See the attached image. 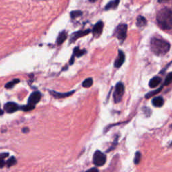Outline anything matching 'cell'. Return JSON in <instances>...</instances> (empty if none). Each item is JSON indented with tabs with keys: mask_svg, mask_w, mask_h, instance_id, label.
<instances>
[{
	"mask_svg": "<svg viewBox=\"0 0 172 172\" xmlns=\"http://www.w3.org/2000/svg\"><path fill=\"white\" fill-rule=\"evenodd\" d=\"M157 22L162 30H169L172 29V11L167 8L159 10L157 14Z\"/></svg>",
	"mask_w": 172,
	"mask_h": 172,
	"instance_id": "1",
	"label": "cell"
},
{
	"mask_svg": "<svg viewBox=\"0 0 172 172\" xmlns=\"http://www.w3.org/2000/svg\"><path fill=\"white\" fill-rule=\"evenodd\" d=\"M150 46L151 51L158 56L165 55L170 49V44L168 42L158 38H153Z\"/></svg>",
	"mask_w": 172,
	"mask_h": 172,
	"instance_id": "2",
	"label": "cell"
},
{
	"mask_svg": "<svg viewBox=\"0 0 172 172\" xmlns=\"http://www.w3.org/2000/svg\"><path fill=\"white\" fill-rule=\"evenodd\" d=\"M127 29H128V26H127L126 24H119L116 27V28L115 30L114 36H115L118 40H120L121 42H123L126 38Z\"/></svg>",
	"mask_w": 172,
	"mask_h": 172,
	"instance_id": "3",
	"label": "cell"
},
{
	"mask_svg": "<svg viewBox=\"0 0 172 172\" xmlns=\"http://www.w3.org/2000/svg\"><path fill=\"white\" fill-rule=\"evenodd\" d=\"M124 93V86L123 85L122 83L118 82L117 84L116 85L115 90L113 93V97L114 99V102L116 103H118L122 100V98L123 97Z\"/></svg>",
	"mask_w": 172,
	"mask_h": 172,
	"instance_id": "4",
	"label": "cell"
},
{
	"mask_svg": "<svg viewBox=\"0 0 172 172\" xmlns=\"http://www.w3.org/2000/svg\"><path fill=\"white\" fill-rule=\"evenodd\" d=\"M93 162L96 166H102L106 162V155L99 151H96L93 154Z\"/></svg>",
	"mask_w": 172,
	"mask_h": 172,
	"instance_id": "5",
	"label": "cell"
},
{
	"mask_svg": "<svg viewBox=\"0 0 172 172\" xmlns=\"http://www.w3.org/2000/svg\"><path fill=\"white\" fill-rule=\"evenodd\" d=\"M91 32H92V30L90 29L86 30H79V31L75 32H74L73 34H72L71 35V38H70V42L75 41L76 40L79 39V38L84 37V36L90 34Z\"/></svg>",
	"mask_w": 172,
	"mask_h": 172,
	"instance_id": "6",
	"label": "cell"
},
{
	"mask_svg": "<svg viewBox=\"0 0 172 172\" xmlns=\"http://www.w3.org/2000/svg\"><path fill=\"white\" fill-rule=\"evenodd\" d=\"M20 107L14 102H8L4 106V110L8 113H13L20 109Z\"/></svg>",
	"mask_w": 172,
	"mask_h": 172,
	"instance_id": "7",
	"label": "cell"
},
{
	"mask_svg": "<svg viewBox=\"0 0 172 172\" xmlns=\"http://www.w3.org/2000/svg\"><path fill=\"white\" fill-rule=\"evenodd\" d=\"M104 28V23L102 21H98L96 24L94 25V26L93 28L92 32L94 37H97L101 35L102 32Z\"/></svg>",
	"mask_w": 172,
	"mask_h": 172,
	"instance_id": "8",
	"label": "cell"
},
{
	"mask_svg": "<svg viewBox=\"0 0 172 172\" xmlns=\"http://www.w3.org/2000/svg\"><path fill=\"white\" fill-rule=\"evenodd\" d=\"M40 98H41V93L39 92H33L28 98V104L35 105L40 101Z\"/></svg>",
	"mask_w": 172,
	"mask_h": 172,
	"instance_id": "9",
	"label": "cell"
},
{
	"mask_svg": "<svg viewBox=\"0 0 172 172\" xmlns=\"http://www.w3.org/2000/svg\"><path fill=\"white\" fill-rule=\"evenodd\" d=\"M125 61V55L122 50H118V55L117 58L114 61V67L116 68H119L122 66L123 63H124Z\"/></svg>",
	"mask_w": 172,
	"mask_h": 172,
	"instance_id": "10",
	"label": "cell"
},
{
	"mask_svg": "<svg viewBox=\"0 0 172 172\" xmlns=\"http://www.w3.org/2000/svg\"><path fill=\"white\" fill-rule=\"evenodd\" d=\"M74 92H75V91H71V92L67 93H58L52 91V92H50V93H51L52 95H53L55 97H56V98H64V97L71 95Z\"/></svg>",
	"mask_w": 172,
	"mask_h": 172,
	"instance_id": "11",
	"label": "cell"
},
{
	"mask_svg": "<svg viewBox=\"0 0 172 172\" xmlns=\"http://www.w3.org/2000/svg\"><path fill=\"white\" fill-rule=\"evenodd\" d=\"M120 3V0H113V1H110V2L106 4L105 7V10H114L118 7V4Z\"/></svg>",
	"mask_w": 172,
	"mask_h": 172,
	"instance_id": "12",
	"label": "cell"
},
{
	"mask_svg": "<svg viewBox=\"0 0 172 172\" xmlns=\"http://www.w3.org/2000/svg\"><path fill=\"white\" fill-rule=\"evenodd\" d=\"M161 78L159 77H157V76H156V77H153L152 79L150 80L149 84V87L151 88H155L161 84Z\"/></svg>",
	"mask_w": 172,
	"mask_h": 172,
	"instance_id": "13",
	"label": "cell"
},
{
	"mask_svg": "<svg viewBox=\"0 0 172 172\" xmlns=\"http://www.w3.org/2000/svg\"><path fill=\"white\" fill-rule=\"evenodd\" d=\"M152 104L155 107H161L164 104V99L161 96L155 97L153 99Z\"/></svg>",
	"mask_w": 172,
	"mask_h": 172,
	"instance_id": "14",
	"label": "cell"
},
{
	"mask_svg": "<svg viewBox=\"0 0 172 172\" xmlns=\"http://www.w3.org/2000/svg\"><path fill=\"white\" fill-rule=\"evenodd\" d=\"M67 33L66 32V31H62L59 34L58 36V38H57V42L58 45H61L62 44L63 42L65 41V40L67 39Z\"/></svg>",
	"mask_w": 172,
	"mask_h": 172,
	"instance_id": "15",
	"label": "cell"
},
{
	"mask_svg": "<svg viewBox=\"0 0 172 172\" xmlns=\"http://www.w3.org/2000/svg\"><path fill=\"white\" fill-rule=\"evenodd\" d=\"M147 24L146 20L145 17L143 16H139L137 19V26L138 27H143Z\"/></svg>",
	"mask_w": 172,
	"mask_h": 172,
	"instance_id": "16",
	"label": "cell"
},
{
	"mask_svg": "<svg viewBox=\"0 0 172 172\" xmlns=\"http://www.w3.org/2000/svg\"><path fill=\"white\" fill-rule=\"evenodd\" d=\"M86 52V50L84 49L81 50L79 47H77V46L74 48V50H73V55L77 57H80L83 56V55H85V53Z\"/></svg>",
	"mask_w": 172,
	"mask_h": 172,
	"instance_id": "17",
	"label": "cell"
},
{
	"mask_svg": "<svg viewBox=\"0 0 172 172\" xmlns=\"http://www.w3.org/2000/svg\"><path fill=\"white\" fill-rule=\"evenodd\" d=\"M92 85H93V79L92 78H90V77L87 78V79H85L84 81V82L82 83V86L86 88H90Z\"/></svg>",
	"mask_w": 172,
	"mask_h": 172,
	"instance_id": "18",
	"label": "cell"
},
{
	"mask_svg": "<svg viewBox=\"0 0 172 172\" xmlns=\"http://www.w3.org/2000/svg\"><path fill=\"white\" fill-rule=\"evenodd\" d=\"M162 88H163V87L161 86V87H160V88H159V89H157V90H155L151 91V92H150L147 93H146V94L145 95V98H146V99L150 98L151 97H152V96H153V95H155L157 94L158 93H159V92H161V90H162Z\"/></svg>",
	"mask_w": 172,
	"mask_h": 172,
	"instance_id": "19",
	"label": "cell"
},
{
	"mask_svg": "<svg viewBox=\"0 0 172 172\" xmlns=\"http://www.w3.org/2000/svg\"><path fill=\"white\" fill-rule=\"evenodd\" d=\"M18 82H20V79H15L14 80L11 81V82H8L7 84L5 86V88H7V89H10V88H12L13 87L15 86V85L18 84Z\"/></svg>",
	"mask_w": 172,
	"mask_h": 172,
	"instance_id": "20",
	"label": "cell"
},
{
	"mask_svg": "<svg viewBox=\"0 0 172 172\" xmlns=\"http://www.w3.org/2000/svg\"><path fill=\"white\" fill-rule=\"evenodd\" d=\"M83 14L82 12L80 11V10H75V11H72L71 13H70V16L72 19H75L77 17H79Z\"/></svg>",
	"mask_w": 172,
	"mask_h": 172,
	"instance_id": "21",
	"label": "cell"
},
{
	"mask_svg": "<svg viewBox=\"0 0 172 172\" xmlns=\"http://www.w3.org/2000/svg\"><path fill=\"white\" fill-rule=\"evenodd\" d=\"M16 163H17L16 159H15L14 157H12L11 158H10L7 161H6V164L8 167H12L13 166V165H16Z\"/></svg>",
	"mask_w": 172,
	"mask_h": 172,
	"instance_id": "22",
	"label": "cell"
},
{
	"mask_svg": "<svg viewBox=\"0 0 172 172\" xmlns=\"http://www.w3.org/2000/svg\"><path fill=\"white\" fill-rule=\"evenodd\" d=\"M172 82V72L169 73L168 75H167L166 78H165V82H164V85L165 86H168L169 84H170Z\"/></svg>",
	"mask_w": 172,
	"mask_h": 172,
	"instance_id": "23",
	"label": "cell"
},
{
	"mask_svg": "<svg viewBox=\"0 0 172 172\" xmlns=\"http://www.w3.org/2000/svg\"><path fill=\"white\" fill-rule=\"evenodd\" d=\"M141 154L140 152H137L135 153V159H134V163L135 164L138 165L141 161Z\"/></svg>",
	"mask_w": 172,
	"mask_h": 172,
	"instance_id": "24",
	"label": "cell"
},
{
	"mask_svg": "<svg viewBox=\"0 0 172 172\" xmlns=\"http://www.w3.org/2000/svg\"><path fill=\"white\" fill-rule=\"evenodd\" d=\"M21 109L24 111H30V110H32L33 109H35V105H31V104H28L26 106H23L22 107H20Z\"/></svg>",
	"mask_w": 172,
	"mask_h": 172,
	"instance_id": "25",
	"label": "cell"
},
{
	"mask_svg": "<svg viewBox=\"0 0 172 172\" xmlns=\"http://www.w3.org/2000/svg\"><path fill=\"white\" fill-rule=\"evenodd\" d=\"M6 165V162L4 161L3 159L0 158V168H2V167H4V165Z\"/></svg>",
	"mask_w": 172,
	"mask_h": 172,
	"instance_id": "26",
	"label": "cell"
},
{
	"mask_svg": "<svg viewBox=\"0 0 172 172\" xmlns=\"http://www.w3.org/2000/svg\"><path fill=\"white\" fill-rule=\"evenodd\" d=\"M86 172H99L98 169L95 167H93V168H91L90 169H88V171H86Z\"/></svg>",
	"mask_w": 172,
	"mask_h": 172,
	"instance_id": "27",
	"label": "cell"
},
{
	"mask_svg": "<svg viewBox=\"0 0 172 172\" xmlns=\"http://www.w3.org/2000/svg\"><path fill=\"white\" fill-rule=\"evenodd\" d=\"M8 155H9V154L7 153H2V154L0 155V158L3 159L5 157H7Z\"/></svg>",
	"mask_w": 172,
	"mask_h": 172,
	"instance_id": "28",
	"label": "cell"
},
{
	"mask_svg": "<svg viewBox=\"0 0 172 172\" xmlns=\"http://www.w3.org/2000/svg\"><path fill=\"white\" fill-rule=\"evenodd\" d=\"M74 57H75V55H72V57H71V60H70V61H69V64L70 65L73 64V63H74Z\"/></svg>",
	"mask_w": 172,
	"mask_h": 172,
	"instance_id": "29",
	"label": "cell"
},
{
	"mask_svg": "<svg viewBox=\"0 0 172 172\" xmlns=\"http://www.w3.org/2000/svg\"><path fill=\"white\" fill-rule=\"evenodd\" d=\"M26 131H28V129L26 128H24V129H23V132H24V133H27Z\"/></svg>",
	"mask_w": 172,
	"mask_h": 172,
	"instance_id": "30",
	"label": "cell"
},
{
	"mask_svg": "<svg viewBox=\"0 0 172 172\" xmlns=\"http://www.w3.org/2000/svg\"><path fill=\"white\" fill-rule=\"evenodd\" d=\"M89 1H90V2H92V3H94V2L97 1V0H89Z\"/></svg>",
	"mask_w": 172,
	"mask_h": 172,
	"instance_id": "31",
	"label": "cell"
},
{
	"mask_svg": "<svg viewBox=\"0 0 172 172\" xmlns=\"http://www.w3.org/2000/svg\"><path fill=\"white\" fill-rule=\"evenodd\" d=\"M2 114H3V110H0V115H1Z\"/></svg>",
	"mask_w": 172,
	"mask_h": 172,
	"instance_id": "32",
	"label": "cell"
},
{
	"mask_svg": "<svg viewBox=\"0 0 172 172\" xmlns=\"http://www.w3.org/2000/svg\"><path fill=\"white\" fill-rule=\"evenodd\" d=\"M171 128H172V125H171Z\"/></svg>",
	"mask_w": 172,
	"mask_h": 172,
	"instance_id": "33",
	"label": "cell"
}]
</instances>
